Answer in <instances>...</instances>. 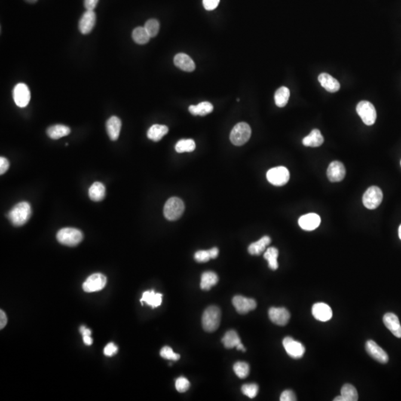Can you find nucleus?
<instances>
[{
    "mask_svg": "<svg viewBox=\"0 0 401 401\" xmlns=\"http://www.w3.org/2000/svg\"><path fill=\"white\" fill-rule=\"evenodd\" d=\"M32 210L30 203L22 201L15 205L7 214V218L13 225L20 227L24 225L31 218Z\"/></svg>",
    "mask_w": 401,
    "mask_h": 401,
    "instance_id": "f257e3e1",
    "label": "nucleus"
},
{
    "mask_svg": "<svg viewBox=\"0 0 401 401\" xmlns=\"http://www.w3.org/2000/svg\"><path fill=\"white\" fill-rule=\"evenodd\" d=\"M221 310L217 306L212 305L205 309L202 316V326L206 332H213L219 327Z\"/></svg>",
    "mask_w": 401,
    "mask_h": 401,
    "instance_id": "f03ea898",
    "label": "nucleus"
},
{
    "mask_svg": "<svg viewBox=\"0 0 401 401\" xmlns=\"http://www.w3.org/2000/svg\"><path fill=\"white\" fill-rule=\"evenodd\" d=\"M83 235L80 230L71 227L61 229L56 234V239L59 243L66 246L74 247L83 240Z\"/></svg>",
    "mask_w": 401,
    "mask_h": 401,
    "instance_id": "7ed1b4c3",
    "label": "nucleus"
},
{
    "mask_svg": "<svg viewBox=\"0 0 401 401\" xmlns=\"http://www.w3.org/2000/svg\"><path fill=\"white\" fill-rule=\"evenodd\" d=\"M184 201L179 198L172 197L168 199L163 207V215L169 221H175L180 218L184 212Z\"/></svg>",
    "mask_w": 401,
    "mask_h": 401,
    "instance_id": "20e7f679",
    "label": "nucleus"
},
{
    "mask_svg": "<svg viewBox=\"0 0 401 401\" xmlns=\"http://www.w3.org/2000/svg\"><path fill=\"white\" fill-rule=\"evenodd\" d=\"M251 135V129L245 122L237 123L232 129L230 135V141L236 146H242L249 141Z\"/></svg>",
    "mask_w": 401,
    "mask_h": 401,
    "instance_id": "39448f33",
    "label": "nucleus"
},
{
    "mask_svg": "<svg viewBox=\"0 0 401 401\" xmlns=\"http://www.w3.org/2000/svg\"><path fill=\"white\" fill-rule=\"evenodd\" d=\"M356 112L365 125L371 126L375 123L377 112L371 102L366 100L361 101L356 105Z\"/></svg>",
    "mask_w": 401,
    "mask_h": 401,
    "instance_id": "423d86ee",
    "label": "nucleus"
},
{
    "mask_svg": "<svg viewBox=\"0 0 401 401\" xmlns=\"http://www.w3.org/2000/svg\"><path fill=\"white\" fill-rule=\"evenodd\" d=\"M267 179L273 185L278 187L285 185L290 179L289 171L285 166L272 168L267 171Z\"/></svg>",
    "mask_w": 401,
    "mask_h": 401,
    "instance_id": "0eeeda50",
    "label": "nucleus"
},
{
    "mask_svg": "<svg viewBox=\"0 0 401 401\" xmlns=\"http://www.w3.org/2000/svg\"><path fill=\"white\" fill-rule=\"evenodd\" d=\"M383 192L379 187L372 186L367 189L362 197L364 206L369 209H376L383 200Z\"/></svg>",
    "mask_w": 401,
    "mask_h": 401,
    "instance_id": "6e6552de",
    "label": "nucleus"
},
{
    "mask_svg": "<svg viewBox=\"0 0 401 401\" xmlns=\"http://www.w3.org/2000/svg\"><path fill=\"white\" fill-rule=\"evenodd\" d=\"M106 284V277L102 273H96L91 275L83 284V289L85 292L92 293L101 291L105 288Z\"/></svg>",
    "mask_w": 401,
    "mask_h": 401,
    "instance_id": "1a4fd4ad",
    "label": "nucleus"
},
{
    "mask_svg": "<svg viewBox=\"0 0 401 401\" xmlns=\"http://www.w3.org/2000/svg\"><path fill=\"white\" fill-rule=\"evenodd\" d=\"M282 344H283L284 349L286 351L287 353L294 359L302 357L305 352V348L303 346L302 343L297 341L292 337H285L282 341Z\"/></svg>",
    "mask_w": 401,
    "mask_h": 401,
    "instance_id": "9d476101",
    "label": "nucleus"
},
{
    "mask_svg": "<svg viewBox=\"0 0 401 401\" xmlns=\"http://www.w3.org/2000/svg\"><path fill=\"white\" fill-rule=\"evenodd\" d=\"M13 98L17 106L21 108L27 106L31 100V92L28 86L25 83H19L16 85L13 89Z\"/></svg>",
    "mask_w": 401,
    "mask_h": 401,
    "instance_id": "9b49d317",
    "label": "nucleus"
},
{
    "mask_svg": "<svg viewBox=\"0 0 401 401\" xmlns=\"http://www.w3.org/2000/svg\"><path fill=\"white\" fill-rule=\"evenodd\" d=\"M233 306L236 311L240 314H246L251 310H255L256 307V301L251 298L242 297V296H235L232 300Z\"/></svg>",
    "mask_w": 401,
    "mask_h": 401,
    "instance_id": "f8f14e48",
    "label": "nucleus"
},
{
    "mask_svg": "<svg viewBox=\"0 0 401 401\" xmlns=\"http://www.w3.org/2000/svg\"><path fill=\"white\" fill-rule=\"evenodd\" d=\"M268 316L272 322L280 326L286 325L291 318L289 311L285 307H270Z\"/></svg>",
    "mask_w": 401,
    "mask_h": 401,
    "instance_id": "ddd939ff",
    "label": "nucleus"
},
{
    "mask_svg": "<svg viewBox=\"0 0 401 401\" xmlns=\"http://www.w3.org/2000/svg\"><path fill=\"white\" fill-rule=\"evenodd\" d=\"M367 353L380 363H386L389 361L387 353L373 340H368L365 343Z\"/></svg>",
    "mask_w": 401,
    "mask_h": 401,
    "instance_id": "4468645a",
    "label": "nucleus"
},
{
    "mask_svg": "<svg viewBox=\"0 0 401 401\" xmlns=\"http://www.w3.org/2000/svg\"><path fill=\"white\" fill-rule=\"evenodd\" d=\"M312 314L318 321L327 322L332 318V309L326 303H315L312 307Z\"/></svg>",
    "mask_w": 401,
    "mask_h": 401,
    "instance_id": "2eb2a0df",
    "label": "nucleus"
},
{
    "mask_svg": "<svg viewBox=\"0 0 401 401\" xmlns=\"http://www.w3.org/2000/svg\"><path fill=\"white\" fill-rule=\"evenodd\" d=\"M327 175L328 179L331 182H340L344 179L346 176V169L344 165L341 162L335 161L331 162L328 166L327 170Z\"/></svg>",
    "mask_w": 401,
    "mask_h": 401,
    "instance_id": "dca6fc26",
    "label": "nucleus"
},
{
    "mask_svg": "<svg viewBox=\"0 0 401 401\" xmlns=\"http://www.w3.org/2000/svg\"><path fill=\"white\" fill-rule=\"evenodd\" d=\"M96 22V14L94 10H86L79 22V30L83 34H88L93 30Z\"/></svg>",
    "mask_w": 401,
    "mask_h": 401,
    "instance_id": "f3484780",
    "label": "nucleus"
},
{
    "mask_svg": "<svg viewBox=\"0 0 401 401\" xmlns=\"http://www.w3.org/2000/svg\"><path fill=\"white\" fill-rule=\"evenodd\" d=\"M321 218L316 213H308L302 215L299 218V225L301 229L307 231H311L319 227Z\"/></svg>",
    "mask_w": 401,
    "mask_h": 401,
    "instance_id": "a211bd4d",
    "label": "nucleus"
},
{
    "mask_svg": "<svg viewBox=\"0 0 401 401\" xmlns=\"http://www.w3.org/2000/svg\"><path fill=\"white\" fill-rule=\"evenodd\" d=\"M383 323L386 328L396 337H401V325L397 315L395 313H387L383 316Z\"/></svg>",
    "mask_w": 401,
    "mask_h": 401,
    "instance_id": "6ab92c4d",
    "label": "nucleus"
},
{
    "mask_svg": "<svg viewBox=\"0 0 401 401\" xmlns=\"http://www.w3.org/2000/svg\"><path fill=\"white\" fill-rule=\"evenodd\" d=\"M318 80L321 86L329 92H337L340 89V84L337 79L327 73H322L318 77Z\"/></svg>",
    "mask_w": 401,
    "mask_h": 401,
    "instance_id": "aec40b11",
    "label": "nucleus"
},
{
    "mask_svg": "<svg viewBox=\"0 0 401 401\" xmlns=\"http://www.w3.org/2000/svg\"><path fill=\"white\" fill-rule=\"evenodd\" d=\"M174 64L180 69L189 71V72L194 71L196 68L194 61L191 59L190 56L185 53H180L175 55L174 57Z\"/></svg>",
    "mask_w": 401,
    "mask_h": 401,
    "instance_id": "412c9836",
    "label": "nucleus"
},
{
    "mask_svg": "<svg viewBox=\"0 0 401 401\" xmlns=\"http://www.w3.org/2000/svg\"><path fill=\"white\" fill-rule=\"evenodd\" d=\"M106 131L111 141H117L121 129V120L116 116H112L107 120Z\"/></svg>",
    "mask_w": 401,
    "mask_h": 401,
    "instance_id": "4be33fe9",
    "label": "nucleus"
},
{
    "mask_svg": "<svg viewBox=\"0 0 401 401\" xmlns=\"http://www.w3.org/2000/svg\"><path fill=\"white\" fill-rule=\"evenodd\" d=\"M162 297L163 295L160 293H155L154 291H147L143 294L142 297H141V302H145L146 304L150 305L152 308L158 307L161 304Z\"/></svg>",
    "mask_w": 401,
    "mask_h": 401,
    "instance_id": "5701e85b",
    "label": "nucleus"
},
{
    "mask_svg": "<svg viewBox=\"0 0 401 401\" xmlns=\"http://www.w3.org/2000/svg\"><path fill=\"white\" fill-rule=\"evenodd\" d=\"M270 242H271V239L269 236H263L259 240L250 245V246L248 247V252L251 255H260L265 251L266 248L270 245Z\"/></svg>",
    "mask_w": 401,
    "mask_h": 401,
    "instance_id": "b1692460",
    "label": "nucleus"
},
{
    "mask_svg": "<svg viewBox=\"0 0 401 401\" xmlns=\"http://www.w3.org/2000/svg\"><path fill=\"white\" fill-rule=\"evenodd\" d=\"M334 401H358V393L354 386L351 384H345L341 389V395L337 397Z\"/></svg>",
    "mask_w": 401,
    "mask_h": 401,
    "instance_id": "393cba45",
    "label": "nucleus"
},
{
    "mask_svg": "<svg viewBox=\"0 0 401 401\" xmlns=\"http://www.w3.org/2000/svg\"><path fill=\"white\" fill-rule=\"evenodd\" d=\"M324 142V138L319 129H314L302 140L303 145L305 147H318Z\"/></svg>",
    "mask_w": 401,
    "mask_h": 401,
    "instance_id": "a878e982",
    "label": "nucleus"
},
{
    "mask_svg": "<svg viewBox=\"0 0 401 401\" xmlns=\"http://www.w3.org/2000/svg\"><path fill=\"white\" fill-rule=\"evenodd\" d=\"M168 131H169V129L164 125L154 124L150 128L147 132V137L149 139L157 142V141H160L162 138L167 134Z\"/></svg>",
    "mask_w": 401,
    "mask_h": 401,
    "instance_id": "bb28decb",
    "label": "nucleus"
},
{
    "mask_svg": "<svg viewBox=\"0 0 401 401\" xmlns=\"http://www.w3.org/2000/svg\"><path fill=\"white\" fill-rule=\"evenodd\" d=\"M71 132V129L65 125L56 124L50 126L47 129V135L53 140L59 139L62 137L67 136Z\"/></svg>",
    "mask_w": 401,
    "mask_h": 401,
    "instance_id": "cd10ccee",
    "label": "nucleus"
},
{
    "mask_svg": "<svg viewBox=\"0 0 401 401\" xmlns=\"http://www.w3.org/2000/svg\"><path fill=\"white\" fill-rule=\"evenodd\" d=\"M218 282V276L212 271H206L202 273L200 287L203 291H209Z\"/></svg>",
    "mask_w": 401,
    "mask_h": 401,
    "instance_id": "c85d7f7f",
    "label": "nucleus"
},
{
    "mask_svg": "<svg viewBox=\"0 0 401 401\" xmlns=\"http://www.w3.org/2000/svg\"><path fill=\"white\" fill-rule=\"evenodd\" d=\"M89 196L94 201H100L105 198V186L101 182H95L89 190Z\"/></svg>",
    "mask_w": 401,
    "mask_h": 401,
    "instance_id": "c756f323",
    "label": "nucleus"
},
{
    "mask_svg": "<svg viewBox=\"0 0 401 401\" xmlns=\"http://www.w3.org/2000/svg\"><path fill=\"white\" fill-rule=\"evenodd\" d=\"M213 105L209 102H202L198 105L189 107V111L193 115L204 116L212 112Z\"/></svg>",
    "mask_w": 401,
    "mask_h": 401,
    "instance_id": "7c9ffc66",
    "label": "nucleus"
},
{
    "mask_svg": "<svg viewBox=\"0 0 401 401\" xmlns=\"http://www.w3.org/2000/svg\"><path fill=\"white\" fill-rule=\"evenodd\" d=\"M222 343L226 349H233L241 343V339L236 331L230 330L224 334Z\"/></svg>",
    "mask_w": 401,
    "mask_h": 401,
    "instance_id": "2f4dec72",
    "label": "nucleus"
},
{
    "mask_svg": "<svg viewBox=\"0 0 401 401\" xmlns=\"http://www.w3.org/2000/svg\"><path fill=\"white\" fill-rule=\"evenodd\" d=\"M279 255V251L276 248H267L264 253V258L268 262V266L271 270H276L279 267L277 258Z\"/></svg>",
    "mask_w": 401,
    "mask_h": 401,
    "instance_id": "473e14b6",
    "label": "nucleus"
},
{
    "mask_svg": "<svg viewBox=\"0 0 401 401\" xmlns=\"http://www.w3.org/2000/svg\"><path fill=\"white\" fill-rule=\"evenodd\" d=\"M290 98V90L285 86L279 88L275 93L274 99L278 107H284L288 103Z\"/></svg>",
    "mask_w": 401,
    "mask_h": 401,
    "instance_id": "72a5a7b5",
    "label": "nucleus"
},
{
    "mask_svg": "<svg viewBox=\"0 0 401 401\" xmlns=\"http://www.w3.org/2000/svg\"><path fill=\"white\" fill-rule=\"evenodd\" d=\"M132 36L134 41L139 45L146 44L151 38L144 27H137L132 31Z\"/></svg>",
    "mask_w": 401,
    "mask_h": 401,
    "instance_id": "f704fd0d",
    "label": "nucleus"
},
{
    "mask_svg": "<svg viewBox=\"0 0 401 401\" xmlns=\"http://www.w3.org/2000/svg\"><path fill=\"white\" fill-rule=\"evenodd\" d=\"M175 149L178 153L191 152L196 149V143L192 139L180 140L175 145Z\"/></svg>",
    "mask_w": 401,
    "mask_h": 401,
    "instance_id": "c9c22d12",
    "label": "nucleus"
},
{
    "mask_svg": "<svg viewBox=\"0 0 401 401\" xmlns=\"http://www.w3.org/2000/svg\"><path fill=\"white\" fill-rule=\"evenodd\" d=\"M233 371L238 377L245 379L248 377L250 372V366L247 362H237L233 365Z\"/></svg>",
    "mask_w": 401,
    "mask_h": 401,
    "instance_id": "e433bc0d",
    "label": "nucleus"
},
{
    "mask_svg": "<svg viewBox=\"0 0 401 401\" xmlns=\"http://www.w3.org/2000/svg\"><path fill=\"white\" fill-rule=\"evenodd\" d=\"M144 28L147 30V33H148L150 37H154L158 33L160 24H159V22L157 19H150L147 21L145 25H144Z\"/></svg>",
    "mask_w": 401,
    "mask_h": 401,
    "instance_id": "4c0bfd02",
    "label": "nucleus"
},
{
    "mask_svg": "<svg viewBox=\"0 0 401 401\" xmlns=\"http://www.w3.org/2000/svg\"><path fill=\"white\" fill-rule=\"evenodd\" d=\"M242 392L248 398H255L258 395V386L255 383H247L242 386Z\"/></svg>",
    "mask_w": 401,
    "mask_h": 401,
    "instance_id": "58836bf2",
    "label": "nucleus"
},
{
    "mask_svg": "<svg viewBox=\"0 0 401 401\" xmlns=\"http://www.w3.org/2000/svg\"><path fill=\"white\" fill-rule=\"evenodd\" d=\"M160 355L163 359H169V360L177 361L180 359V355L178 353H175L172 350V348L169 346H164L162 348L160 351Z\"/></svg>",
    "mask_w": 401,
    "mask_h": 401,
    "instance_id": "ea45409f",
    "label": "nucleus"
},
{
    "mask_svg": "<svg viewBox=\"0 0 401 401\" xmlns=\"http://www.w3.org/2000/svg\"><path fill=\"white\" fill-rule=\"evenodd\" d=\"M190 381L186 377H179L175 380V389L178 392L183 393L187 392L190 389Z\"/></svg>",
    "mask_w": 401,
    "mask_h": 401,
    "instance_id": "a19ab883",
    "label": "nucleus"
},
{
    "mask_svg": "<svg viewBox=\"0 0 401 401\" xmlns=\"http://www.w3.org/2000/svg\"><path fill=\"white\" fill-rule=\"evenodd\" d=\"M195 259L198 262H206L211 259L210 254L209 250L208 251H199L195 253Z\"/></svg>",
    "mask_w": 401,
    "mask_h": 401,
    "instance_id": "79ce46f5",
    "label": "nucleus"
},
{
    "mask_svg": "<svg viewBox=\"0 0 401 401\" xmlns=\"http://www.w3.org/2000/svg\"><path fill=\"white\" fill-rule=\"evenodd\" d=\"M281 401H297V397L293 391L285 390L281 394Z\"/></svg>",
    "mask_w": 401,
    "mask_h": 401,
    "instance_id": "37998d69",
    "label": "nucleus"
},
{
    "mask_svg": "<svg viewBox=\"0 0 401 401\" xmlns=\"http://www.w3.org/2000/svg\"><path fill=\"white\" fill-rule=\"evenodd\" d=\"M117 347L115 344L114 343H108L106 346H105V349L103 350L104 354L107 356H111L117 353Z\"/></svg>",
    "mask_w": 401,
    "mask_h": 401,
    "instance_id": "c03bdc74",
    "label": "nucleus"
},
{
    "mask_svg": "<svg viewBox=\"0 0 401 401\" xmlns=\"http://www.w3.org/2000/svg\"><path fill=\"white\" fill-rule=\"evenodd\" d=\"M220 0H203V5L207 10H212L218 7Z\"/></svg>",
    "mask_w": 401,
    "mask_h": 401,
    "instance_id": "a18cd8bd",
    "label": "nucleus"
},
{
    "mask_svg": "<svg viewBox=\"0 0 401 401\" xmlns=\"http://www.w3.org/2000/svg\"><path fill=\"white\" fill-rule=\"evenodd\" d=\"M9 166H10V163L7 159L4 157H0V174L1 175H3L7 172Z\"/></svg>",
    "mask_w": 401,
    "mask_h": 401,
    "instance_id": "49530a36",
    "label": "nucleus"
},
{
    "mask_svg": "<svg viewBox=\"0 0 401 401\" xmlns=\"http://www.w3.org/2000/svg\"><path fill=\"white\" fill-rule=\"evenodd\" d=\"M99 0H84V6L86 10H94Z\"/></svg>",
    "mask_w": 401,
    "mask_h": 401,
    "instance_id": "de8ad7c7",
    "label": "nucleus"
},
{
    "mask_svg": "<svg viewBox=\"0 0 401 401\" xmlns=\"http://www.w3.org/2000/svg\"><path fill=\"white\" fill-rule=\"evenodd\" d=\"M7 322V319L5 313L2 310H0V328L1 329L4 328Z\"/></svg>",
    "mask_w": 401,
    "mask_h": 401,
    "instance_id": "09e8293b",
    "label": "nucleus"
},
{
    "mask_svg": "<svg viewBox=\"0 0 401 401\" xmlns=\"http://www.w3.org/2000/svg\"><path fill=\"white\" fill-rule=\"evenodd\" d=\"M80 331L82 335L83 336H91L92 334V331H91L90 329L89 328H86V326H81L80 328Z\"/></svg>",
    "mask_w": 401,
    "mask_h": 401,
    "instance_id": "8fccbe9b",
    "label": "nucleus"
},
{
    "mask_svg": "<svg viewBox=\"0 0 401 401\" xmlns=\"http://www.w3.org/2000/svg\"><path fill=\"white\" fill-rule=\"evenodd\" d=\"M209 254H210L211 258L213 259V258H216L218 256V249L217 248H212L211 249L209 250Z\"/></svg>",
    "mask_w": 401,
    "mask_h": 401,
    "instance_id": "3c124183",
    "label": "nucleus"
},
{
    "mask_svg": "<svg viewBox=\"0 0 401 401\" xmlns=\"http://www.w3.org/2000/svg\"><path fill=\"white\" fill-rule=\"evenodd\" d=\"M83 338L85 344L88 345V346H91L93 343V340H92L91 336H83Z\"/></svg>",
    "mask_w": 401,
    "mask_h": 401,
    "instance_id": "603ef678",
    "label": "nucleus"
},
{
    "mask_svg": "<svg viewBox=\"0 0 401 401\" xmlns=\"http://www.w3.org/2000/svg\"><path fill=\"white\" fill-rule=\"evenodd\" d=\"M236 349H237V350L242 351H246V349H245V348L244 347V345L242 344V343H239V344L238 345V346H236Z\"/></svg>",
    "mask_w": 401,
    "mask_h": 401,
    "instance_id": "864d4df0",
    "label": "nucleus"
},
{
    "mask_svg": "<svg viewBox=\"0 0 401 401\" xmlns=\"http://www.w3.org/2000/svg\"><path fill=\"white\" fill-rule=\"evenodd\" d=\"M398 235H399V238L401 240V224L399 227V230H398Z\"/></svg>",
    "mask_w": 401,
    "mask_h": 401,
    "instance_id": "5fc2aeb1",
    "label": "nucleus"
},
{
    "mask_svg": "<svg viewBox=\"0 0 401 401\" xmlns=\"http://www.w3.org/2000/svg\"><path fill=\"white\" fill-rule=\"evenodd\" d=\"M25 1H27V2H29V3H35V2H36V1H37V0H25Z\"/></svg>",
    "mask_w": 401,
    "mask_h": 401,
    "instance_id": "6e6d98bb",
    "label": "nucleus"
}]
</instances>
